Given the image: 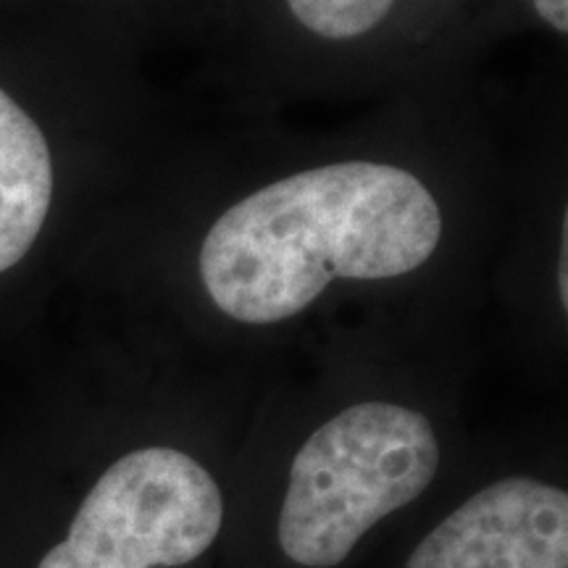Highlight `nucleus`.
Returning <instances> with one entry per match:
<instances>
[{
    "label": "nucleus",
    "mask_w": 568,
    "mask_h": 568,
    "mask_svg": "<svg viewBox=\"0 0 568 568\" xmlns=\"http://www.w3.org/2000/svg\"><path fill=\"white\" fill-rule=\"evenodd\" d=\"M443 237L435 195L406 169L345 161L272 182L219 216L201 280L234 322L280 324L335 280H395Z\"/></svg>",
    "instance_id": "obj_1"
},
{
    "label": "nucleus",
    "mask_w": 568,
    "mask_h": 568,
    "mask_svg": "<svg viewBox=\"0 0 568 568\" xmlns=\"http://www.w3.org/2000/svg\"><path fill=\"white\" fill-rule=\"evenodd\" d=\"M439 445L429 418L395 403H358L305 439L280 514L284 556L332 568L379 518L432 485Z\"/></svg>",
    "instance_id": "obj_2"
},
{
    "label": "nucleus",
    "mask_w": 568,
    "mask_h": 568,
    "mask_svg": "<svg viewBox=\"0 0 568 568\" xmlns=\"http://www.w3.org/2000/svg\"><path fill=\"white\" fill-rule=\"evenodd\" d=\"M224 521L222 489L174 447H142L103 471L69 537L38 568H172L201 558Z\"/></svg>",
    "instance_id": "obj_3"
},
{
    "label": "nucleus",
    "mask_w": 568,
    "mask_h": 568,
    "mask_svg": "<svg viewBox=\"0 0 568 568\" xmlns=\"http://www.w3.org/2000/svg\"><path fill=\"white\" fill-rule=\"evenodd\" d=\"M406 568H568V495L510 477L437 524Z\"/></svg>",
    "instance_id": "obj_4"
},
{
    "label": "nucleus",
    "mask_w": 568,
    "mask_h": 568,
    "mask_svg": "<svg viewBox=\"0 0 568 568\" xmlns=\"http://www.w3.org/2000/svg\"><path fill=\"white\" fill-rule=\"evenodd\" d=\"M53 161L34 119L0 90V274L17 266L51 211Z\"/></svg>",
    "instance_id": "obj_5"
},
{
    "label": "nucleus",
    "mask_w": 568,
    "mask_h": 568,
    "mask_svg": "<svg viewBox=\"0 0 568 568\" xmlns=\"http://www.w3.org/2000/svg\"><path fill=\"white\" fill-rule=\"evenodd\" d=\"M397 0H287L305 30L326 40H353L368 34Z\"/></svg>",
    "instance_id": "obj_6"
},
{
    "label": "nucleus",
    "mask_w": 568,
    "mask_h": 568,
    "mask_svg": "<svg viewBox=\"0 0 568 568\" xmlns=\"http://www.w3.org/2000/svg\"><path fill=\"white\" fill-rule=\"evenodd\" d=\"M531 6L552 30L560 34L568 32V0H531Z\"/></svg>",
    "instance_id": "obj_7"
}]
</instances>
